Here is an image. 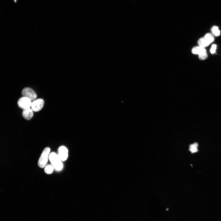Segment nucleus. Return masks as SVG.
<instances>
[{
  "label": "nucleus",
  "mask_w": 221,
  "mask_h": 221,
  "mask_svg": "<svg viewBox=\"0 0 221 221\" xmlns=\"http://www.w3.org/2000/svg\"><path fill=\"white\" fill-rule=\"evenodd\" d=\"M49 159L52 165L56 170L59 171L62 169L63 163L58 154L52 152L49 154Z\"/></svg>",
  "instance_id": "nucleus-1"
},
{
  "label": "nucleus",
  "mask_w": 221,
  "mask_h": 221,
  "mask_svg": "<svg viewBox=\"0 0 221 221\" xmlns=\"http://www.w3.org/2000/svg\"><path fill=\"white\" fill-rule=\"evenodd\" d=\"M50 149L47 147L45 148L43 151L38 161V165L41 168L45 167L48 162L49 156Z\"/></svg>",
  "instance_id": "nucleus-2"
},
{
  "label": "nucleus",
  "mask_w": 221,
  "mask_h": 221,
  "mask_svg": "<svg viewBox=\"0 0 221 221\" xmlns=\"http://www.w3.org/2000/svg\"><path fill=\"white\" fill-rule=\"evenodd\" d=\"M214 40V37L212 34L211 33L206 34L204 37L200 39L198 41L199 46L205 47L208 46L213 42Z\"/></svg>",
  "instance_id": "nucleus-3"
},
{
  "label": "nucleus",
  "mask_w": 221,
  "mask_h": 221,
  "mask_svg": "<svg viewBox=\"0 0 221 221\" xmlns=\"http://www.w3.org/2000/svg\"><path fill=\"white\" fill-rule=\"evenodd\" d=\"M192 52L194 54H198L199 58L201 60L206 59L207 57V54L205 49L200 46L194 47L192 49Z\"/></svg>",
  "instance_id": "nucleus-4"
},
{
  "label": "nucleus",
  "mask_w": 221,
  "mask_h": 221,
  "mask_svg": "<svg viewBox=\"0 0 221 221\" xmlns=\"http://www.w3.org/2000/svg\"><path fill=\"white\" fill-rule=\"evenodd\" d=\"M23 97H27L30 99L31 101H34L37 98V95L34 91L29 87L24 88L21 92Z\"/></svg>",
  "instance_id": "nucleus-5"
},
{
  "label": "nucleus",
  "mask_w": 221,
  "mask_h": 221,
  "mask_svg": "<svg viewBox=\"0 0 221 221\" xmlns=\"http://www.w3.org/2000/svg\"><path fill=\"white\" fill-rule=\"evenodd\" d=\"M31 101L29 98L22 97L19 99L17 104L19 107L23 110L29 108L31 105Z\"/></svg>",
  "instance_id": "nucleus-6"
},
{
  "label": "nucleus",
  "mask_w": 221,
  "mask_h": 221,
  "mask_svg": "<svg viewBox=\"0 0 221 221\" xmlns=\"http://www.w3.org/2000/svg\"><path fill=\"white\" fill-rule=\"evenodd\" d=\"M44 104V100L41 99H38L35 100L32 103L31 105L32 109L35 112L38 111L42 108Z\"/></svg>",
  "instance_id": "nucleus-7"
},
{
  "label": "nucleus",
  "mask_w": 221,
  "mask_h": 221,
  "mask_svg": "<svg viewBox=\"0 0 221 221\" xmlns=\"http://www.w3.org/2000/svg\"><path fill=\"white\" fill-rule=\"evenodd\" d=\"M58 155L62 161H65L68 156V151L67 148L64 146L59 147L58 150Z\"/></svg>",
  "instance_id": "nucleus-8"
},
{
  "label": "nucleus",
  "mask_w": 221,
  "mask_h": 221,
  "mask_svg": "<svg viewBox=\"0 0 221 221\" xmlns=\"http://www.w3.org/2000/svg\"><path fill=\"white\" fill-rule=\"evenodd\" d=\"M33 111L30 108L24 109L22 114L24 118L26 120H30L33 116Z\"/></svg>",
  "instance_id": "nucleus-9"
},
{
  "label": "nucleus",
  "mask_w": 221,
  "mask_h": 221,
  "mask_svg": "<svg viewBox=\"0 0 221 221\" xmlns=\"http://www.w3.org/2000/svg\"><path fill=\"white\" fill-rule=\"evenodd\" d=\"M54 167L52 165H48L45 166L44 171L45 173L47 174H51L53 172Z\"/></svg>",
  "instance_id": "nucleus-10"
},
{
  "label": "nucleus",
  "mask_w": 221,
  "mask_h": 221,
  "mask_svg": "<svg viewBox=\"0 0 221 221\" xmlns=\"http://www.w3.org/2000/svg\"><path fill=\"white\" fill-rule=\"evenodd\" d=\"M198 144L197 143L191 145L189 146V151L192 153L196 152L198 151Z\"/></svg>",
  "instance_id": "nucleus-11"
},
{
  "label": "nucleus",
  "mask_w": 221,
  "mask_h": 221,
  "mask_svg": "<svg viewBox=\"0 0 221 221\" xmlns=\"http://www.w3.org/2000/svg\"><path fill=\"white\" fill-rule=\"evenodd\" d=\"M211 31L213 34L216 36H219L220 35V31L217 26H213L211 29Z\"/></svg>",
  "instance_id": "nucleus-12"
},
{
  "label": "nucleus",
  "mask_w": 221,
  "mask_h": 221,
  "mask_svg": "<svg viewBox=\"0 0 221 221\" xmlns=\"http://www.w3.org/2000/svg\"><path fill=\"white\" fill-rule=\"evenodd\" d=\"M217 46L215 44L212 45L210 49V52L212 54H213L215 52V50Z\"/></svg>",
  "instance_id": "nucleus-13"
}]
</instances>
